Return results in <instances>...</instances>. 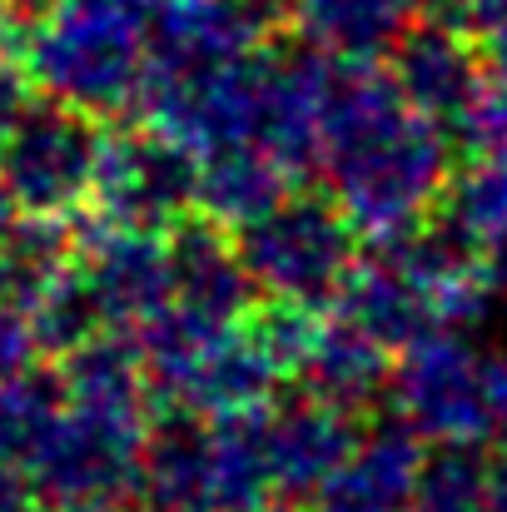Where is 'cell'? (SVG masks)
I'll list each match as a JSON object with an SVG mask.
<instances>
[{
	"mask_svg": "<svg viewBox=\"0 0 507 512\" xmlns=\"http://www.w3.org/2000/svg\"><path fill=\"white\" fill-rule=\"evenodd\" d=\"M453 135L473 155H507V70H493L483 95L468 105V115L453 125Z\"/></svg>",
	"mask_w": 507,
	"mask_h": 512,
	"instance_id": "29",
	"label": "cell"
},
{
	"mask_svg": "<svg viewBox=\"0 0 507 512\" xmlns=\"http://www.w3.org/2000/svg\"><path fill=\"white\" fill-rule=\"evenodd\" d=\"M75 264H80L75 229L60 224L55 214H30L0 244V299H10L30 314Z\"/></svg>",
	"mask_w": 507,
	"mask_h": 512,
	"instance_id": "23",
	"label": "cell"
},
{
	"mask_svg": "<svg viewBox=\"0 0 507 512\" xmlns=\"http://www.w3.org/2000/svg\"><path fill=\"white\" fill-rule=\"evenodd\" d=\"M393 348L353 329L348 319H334L324 324V339H319V353L304 373V393L334 403V408H348V413H368L378 398H388L393 388Z\"/></svg>",
	"mask_w": 507,
	"mask_h": 512,
	"instance_id": "19",
	"label": "cell"
},
{
	"mask_svg": "<svg viewBox=\"0 0 507 512\" xmlns=\"http://www.w3.org/2000/svg\"><path fill=\"white\" fill-rule=\"evenodd\" d=\"M254 512H294V508H289V498H284V503H259Z\"/></svg>",
	"mask_w": 507,
	"mask_h": 512,
	"instance_id": "39",
	"label": "cell"
},
{
	"mask_svg": "<svg viewBox=\"0 0 507 512\" xmlns=\"http://www.w3.org/2000/svg\"><path fill=\"white\" fill-rule=\"evenodd\" d=\"M15 214H20V204H15V194L5 189V179H0V244H5V234H10L15 224H20Z\"/></svg>",
	"mask_w": 507,
	"mask_h": 512,
	"instance_id": "36",
	"label": "cell"
},
{
	"mask_svg": "<svg viewBox=\"0 0 507 512\" xmlns=\"http://www.w3.org/2000/svg\"><path fill=\"white\" fill-rule=\"evenodd\" d=\"M140 493L150 508L209 512V428L189 408H165L145 433Z\"/></svg>",
	"mask_w": 507,
	"mask_h": 512,
	"instance_id": "18",
	"label": "cell"
},
{
	"mask_svg": "<svg viewBox=\"0 0 507 512\" xmlns=\"http://www.w3.org/2000/svg\"><path fill=\"white\" fill-rule=\"evenodd\" d=\"M408 5H433V0H408ZM438 5H443V0H438Z\"/></svg>",
	"mask_w": 507,
	"mask_h": 512,
	"instance_id": "42",
	"label": "cell"
},
{
	"mask_svg": "<svg viewBox=\"0 0 507 512\" xmlns=\"http://www.w3.org/2000/svg\"><path fill=\"white\" fill-rule=\"evenodd\" d=\"M40 329H35V319L20 309V304H10V299H0V378H20V373H30L35 368V358H40Z\"/></svg>",
	"mask_w": 507,
	"mask_h": 512,
	"instance_id": "31",
	"label": "cell"
},
{
	"mask_svg": "<svg viewBox=\"0 0 507 512\" xmlns=\"http://www.w3.org/2000/svg\"><path fill=\"white\" fill-rule=\"evenodd\" d=\"M20 40V20H15V5L10 0H0V55L10 50Z\"/></svg>",
	"mask_w": 507,
	"mask_h": 512,
	"instance_id": "35",
	"label": "cell"
},
{
	"mask_svg": "<svg viewBox=\"0 0 507 512\" xmlns=\"http://www.w3.org/2000/svg\"><path fill=\"white\" fill-rule=\"evenodd\" d=\"M30 75L25 70H15V65H5L0 60V150H5V140L15 135V125H20V115L30 110Z\"/></svg>",
	"mask_w": 507,
	"mask_h": 512,
	"instance_id": "32",
	"label": "cell"
},
{
	"mask_svg": "<svg viewBox=\"0 0 507 512\" xmlns=\"http://www.w3.org/2000/svg\"><path fill=\"white\" fill-rule=\"evenodd\" d=\"M483 368L453 329L423 334L393 358V413L428 443H483L493 433Z\"/></svg>",
	"mask_w": 507,
	"mask_h": 512,
	"instance_id": "5",
	"label": "cell"
},
{
	"mask_svg": "<svg viewBox=\"0 0 507 512\" xmlns=\"http://www.w3.org/2000/svg\"><path fill=\"white\" fill-rule=\"evenodd\" d=\"M269 408L224 413L209 428V512H254L269 503Z\"/></svg>",
	"mask_w": 507,
	"mask_h": 512,
	"instance_id": "20",
	"label": "cell"
},
{
	"mask_svg": "<svg viewBox=\"0 0 507 512\" xmlns=\"http://www.w3.org/2000/svg\"><path fill=\"white\" fill-rule=\"evenodd\" d=\"M30 319H35L40 343H45L50 353H75L80 343H90L105 329V319H100V309H95V294H90L85 279H80V264L30 309Z\"/></svg>",
	"mask_w": 507,
	"mask_h": 512,
	"instance_id": "28",
	"label": "cell"
},
{
	"mask_svg": "<svg viewBox=\"0 0 507 512\" xmlns=\"http://www.w3.org/2000/svg\"><path fill=\"white\" fill-rule=\"evenodd\" d=\"M169 264H174V299L219 324H239L259 304V284L239 254V234L204 214H194V219L184 214L174 224Z\"/></svg>",
	"mask_w": 507,
	"mask_h": 512,
	"instance_id": "13",
	"label": "cell"
},
{
	"mask_svg": "<svg viewBox=\"0 0 507 512\" xmlns=\"http://www.w3.org/2000/svg\"><path fill=\"white\" fill-rule=\"evenodd\" d=\"M423 468V443L403 418H383L363 433L358 453L314 498V512H408Z\"/></svg>",
	"mask_w": 507,
	"mask_h": 512,
	"instance_id": "14",
	"label": "cell"
},
{
	"mask_svg": "<svg viewBox=\"0 0 507 512\" xmlns=\"http://www.w3.org/2000/svg\"><path fill=\"white\" fill-rule=\"evenodd\" d=\"M239 254L264 299L334 304L358 269V229L324 194H289L279 209L239 229Z\"/></svg>",
	"mask_w": 507,
	"mask_h": 512,
	"instance_id": "3",
	"label": "cell"
},
{
	"mask_svg": "<svg viewBox=\"0 0 507 512\" xmlns=\"http://www.w3.org/2000/svg\"><path fill=\"white\" fill-rule=\"evenodd\" d=\"M155 0H55L25 35V75L90 115L135 105L150 65Z\"/></svg>",
	"mask_w": 507,
	"mask_h": 512,
	"instance_id": "2",
	"label": "cell"
},
{
	"mask_svg": "<svg viewBox=\"0 0 507 512\" xmlns=\"http://www.w3.org/2000/svg\"><path fill=\"white\" fill-rule=\"evenodd\" d=\"M284 25H294L289 0H155L150 65L169 75H199L259 55Z\"/></svg>",
	"mask_w": 507,
	"mask_h": 512,
	"instance_id": "8",
	"label": "cell"
},
{
	"mask_svg": "<svg viewBox=\"0 0 507 512\" xmlns=\"http://www.w3.org/2000/svg\"><path fill=\"white\" fill-rule=\"evenodd\" d=\"M65 398L75 408H105V413H150V378H145V353L140 339H115V334H95L80 343L75 353H65L60 368Z\"/></svg>",
	"mask_w": 507,
	"mask_h": 512,
	"instance_id": "21",
	"label": "cell"
},
{
	"mask_svg": "<svg viewBox=\"0 0 507 512\" xmlns=\"http://www.w3.org/2000/svg\"><path fill=\"white\" fill-rule=\"evenodd\" d=\"M443 15L483 50L493 70H507V0H443Z\"/></svg>",
	"mask_w": 507,
	"mask_h": 512,
	"instance_id": "30",
	"label": "cell"
},
{
	"mask_svg": "<svg viewBox=\"0 0 507 512\" xmlns=\"http://www.w3.org/2000/svg\"><path fill=\"white\" fill-rule=\"evenodd\" d=\"M413 503H418V512H488V503H493V458L483 453V443H433V448H423Z\"/></svg>",
	"mask_w": 507,
	"mask_h": 512,
	"instance_id": "25",
	"label": "cell"
},
{
	"mask_svg": "<svg viewBox=\"0 0 507 512\" xmlns=\"http://www.w3.org/2000/svg\"><path fill=\"white\" fill-rule=\"evenodd\" d=\"M150 512H189V508H150Z\"/></svg>",
	"mask_w": 507,
	"mask_h": 512,
	"instance_id": "41",
	"label": "cell"
},
{
	"mask_svg": "<svg viewBox=\"0 0 507 512\" xmlns=\"http://www.w3.org/2000/svg\"><path fill=\"white\" fill-rule=\"evenodd\" d=\"M50 512H115L110 503H90V498H75V503H55Z\"/></svg>",
	"mask_w": 507,
	"mask_h": 512,
	"instance_id": "38",
	"label": "cell"
},
{
	"mask_svg": "<svg viewBox=\"0 0 507 512\" xmlns=\"http://www.w3.org/2000/svg\"><path fill=\"white\" fill-rule=\"evenodd\" d=\"M105 130L90 110H75L65 100L30 105L15 125V135L0 150V179L30 214H70L85 194H95Z\"/></svg>",
	"mask_w": 507,
	"mask_h": 512,
	"instance_id": "4",
	"label": "cell"
},
{
	"mask_svg": "<svg viewBox=\"0 0 507 512\" xmlns=\"http://www.w3.org/2000/svg\"><path fill=\"white\" fill-rule=\"evenodd\" d=\"M35 478L0 458V512H35Z\"/></svg>",
	"mask_w": 507,
	"mask_h": 512,
	"instance_id": "33",
	"label": "cell"
},
{
	"mask_svg": "<svg viewBox=\"0 0 507 512\" xmlns=\"http://www.w3.org/2000/svg\"><path fill=\"white\" fill-rule=\"evenodd\" d=\"M80 279L95 294L105 329H145L174 304V264L169 244L155 229L115 224L95 214L80 234Z\"/></svg>",
	"mask_w": 507,
	"mask_h": 512,
	"instance_id": "9",
	"label": "cell"
},
{
	"mask_svg": "<svg viewBox=\"0 0 507 512\" xmlns=\"http://www.w3.org/2000/svg\"><path fill=\"white\" fill-rule=\"evenodd\" d=\"M244 334L249 343L269 358V368L279 378H304L319 339H324V319L314 304H294V299H264L244 314Z\"/></svg>",
	"mask_w": 507,
	"mask_h": 512,
	"instance_id": "27",
	"label": "cell"
},
{
	"mask_svg": "<svg viewBox=\"0 0 507 512\" xmlns=\"http://www.w3.org/2000/svg\"><path fill=\"white\" fill-rule=\"evenodd\" d=\"M15 10H30V5H45V0H10Z\"/></svg>",
	"mask_w": 507,
	"mask_h": 512,
	"instance_id": "40",
	"label": "cell"
},
{
	"mask_svg": "<svg viewBox=\"0 0 507 512\" xmlns=\"http://www.w3.org/2000/svg\"><path fill=\"white\" fill-rule=\"evenodd\" d=\"M388 70L403 90V100L438 120V125H458L468 115V105L483 95L488 75H483V50L443 15V20H418L398 35V45L388 50Z\"/></svg>",
	"mask_w": 507,
	"mask_h": 512,
	"instance_id": "11",
	"label": "cell"
},
{
	"mask_svg": "<svg viewBox=\"0 0 507 512\" xmlns=\"http://www.w3.org/2000/svg\"><path fill=\"white\" fill-rule=\"evenodd\" d=\"M338 55L319 45L264 50V105H259V145L279 155L289 170H314L324 155V130L334 110Z\"/></svg>",
	"mask_w": 507,
	"mask_h": 512,
	"instance_id": "10",
	"label": "cell"
},
{
	"mask_svg": "<svg viewBox=\"0 0 507 512\" xmlns=\"http://www.w3.org/2000/svg\"><path fill=\"white\" fill-rule=\"evenodd\" d=\"M65 408H70V398H65L60 373L30 368L20 378H0V458L30 473V463L60 428Z\"/></svg>",
	"mask_w": 507,
	"mask_h": 512,
	"instance_id": "24",
	"label": "cell"
},
{
	"mask_svg": "<svg viewBox=\"0 0 507 512\" xmlns=\"http://www.w3.org/2000/svg\"><path fill=\"white\" fill-rule=\"evenodd\" d=\"M194 189H199V155L169 140L165 130L135 125L105 135L95 165V204L105 219L160 234L189 214Z\"/></svg>",
	"mask_w": 507,
	"mask_h": 512,
	"instance_id": "7",
	"label": "cell"
},
{
	"mask_svg": "<svg viewBox=\"0 0 507 512\" xmlns=\"http://www.w3.org/2000/svg\"><path fill=\"white\" fill-rule=\"evenodd\" d=\"M334 309H338V319H348L353 329L373 334L383 348H408V343H418L423 334H438L443 329L438 314H433V304H428V294L383 249L348 274V284L338 289Z\"/></svg>",
	"mask_w": 507,
	"mask_h": 512,
	"instance_id": "16",
	"label": "cell"
},
{
	"mask_svg": "<svg viewBox=\"0 0 507 512\" xmlns=\"http://www.w3.org/2000/svg\"><path fill=\"white\" fill-rule=\"evenodd\" d=\"M443 224H453L478 249H498L507 239V155H478L468 170L448 179Z\"/></svg>",
	"mask_w": 507,
	"mask_h": 512,
	"instance_id": "26",
	"label": "cell"
},
{
	"mask_svg": "<svg viewBox=\"0 0 507 512\" xmlns=\"http://www.w3.org/2000/svg\"><path fill=\"white\" fill-rule=\"evenodd\" d=\"M319 170L358 234L388 244L433 219L453 179V145L438 120L418 115L393 70L343 60Z\"/></svg>",
	"mask_w": 507,
	"mask_h": 512,
	"instance_id": "1",
	"label": "cell"
},
{
	"mask_svg": "<svg viewBox=\"0 0 507 512\" xmlns=\"http://www.w3.org/2000/svg\"><path fill=\"white\" fill-rule=\"evenodd\" d=\"M488 274H493V294H503L507 299V239L493 249V264H488Z\"/></svg>",
	"mask_w": 507,
	"mask_h": 512,
	"instance_id": "37",
	"label": "cell"
},
{
	"mask_svg": "<svg viewBox=\"0 0 507 512\" xmlns=\"http://www.w3.org/2000/svg\"><path fill=\"white\" fill-rule=\"evenodd\" d=\"M150 413H105V408H65L60 428L30 463V478L55 503H115L140 488Z\"/></svg>",
	"mask_w": 507,
	"mask_h": 512,
	"instance_id": "6",
	"label": "cell"
},
{
	"mask_svg": "<svg viewBox=\"0 0 507 512\" xmlns=\"http://www.w3.org/2000/svg\"><path fill=\"white\" fill-rule=\"evenodd\" d=\"M483 373H488V423H493V433L507 438V353L488 358Z\"/></svg>",
	"mask_w": 507,
	"mask_h": 512,
	"instance_id": "34",
	"label": "cell"
},
{
	"mask_svg": "<svg viewBox=\"0 0 507 512\" xmlns=\"http://www.w3.org/2000/svg\"><path fill=\"white\" fill-rule=\"evenodd\" d=\"M309 45L338 60H373L408 30V0H289Z\"/></svg>",
	"mask_w": 507,
	"mask_h": 512,
	"instance_id": "22",
	"label": "cell"
},
{
	"mask_svg": "<svg viewBox=\"0 0 507 512\" xmlns=\"http://www.w3.org/2000/svg\"><path fill=\"white\" fill-rule=\"evenodd\" d=\"M363 433H358V413L334 408L314 393L284 403L269 413V473H274V493L299 503V498H319L338 478V468L358 453Z\"/></svg>",
	"mask_w": 507,
	"mask_h": 512,
	"instance_id": "12",
	"label": "cell"
},
{
	"mask_svg": "<svg viewBox=\"0 0 507 512\" xmlns=\"http://www.w3.org/2000/svg\"><path fill=\"white\" fill-rule=\"evenodd\" d=\"M234 324H219L189 304H169L165 314H155L140 329V353H145V378H150V398L160 408H189L194 388L209 368V358L219 353V343L229 339Z\"/></svg>",
	"mask_w": 507,
	"mask_h": 512,
	"instance_id": "17",
	"label": "cell"
},
{
	"mask_svg": "<svg viewBox=\"0 0 507 512\" xmlns=\"http://www.w3.org/2000/svg\"><path fill=\"white\" fill-rule=\"evenodd\" d=\"M289 179H294V170L279 155H269L264 145H224V150L199 155L194 204H199L204 219L239 234L294 194Z\"/></svg>",
	"mask_w": 507,
	"mask_h": 512,
	"instance_id": "15",
	"label": "cell"
}]
</instances>
